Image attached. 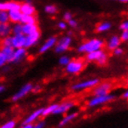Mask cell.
Listing matches in <instances>:
<instances>
[{"label": "cell", "mask_w": 128, "mask_h": 128, "mask_svg": "<svg viewBox=\"0 0 128 128\" xmlns=\"http://www.w3.org/2000/svg\"><path fill=\"white\" fill-rule=\"evenodd\" d=\"M104 45H105V43H104L102 39L92 38L84 42L83 44H81L79 46V48H77V51L79 53L87 54V53L96 51V50H98V49H102Z\"/></svg>", "instance_id": "cell-1"}, {"label": "cell", "mask_w": 128, "mask_h": 128, "mask_svg": "<svg viewBox=\"0 0 128 128\" xmlns=\"http://www.w3.org/2000/svg\"><path fill=\"white\" fill-rule=\"evenodd\" d=\"M86 60L90 62H96L98 65L102 66V65H105L108 61V55L102 48V49L87 53L86 56Z\"/></svg>", "instance_id": "cell-2"}, {"label": "cell", "mask_w": 128, "mask_h": 128, "mask_svg": "<svg viewBox=\"0 0 128 128\" xmlns=\"http://www.w3.org/2000/svg\"><path fill=\"white\" fill-rule=\"evenodd\" d=\"M84 61L82 58L70 60L69 63L65 66V70L68 74H78L84 68Z\"/></svg>", "instance_id": "cell-3"}, {"label": "cell", "mask_w": 128, "mask_h": 128, "mask_svg": "<svg viewBox=\"0 0 128 128\" xmlns=\"http://www.w3.org/2000/svg\"><path fill=\"white\" fill-rule=\"evenodd\" d=\"M98 83H99V80L96 79V78L87 79V80L81 81V82H78V83L72 84V87H70V89L72 90V91H74V92H80L82 90L91 89L94 86H96Z\"/></svg>", "instance_id": "cell-4"}, {"label": "cell", "mask_w": 128, "mask_h": 128, "mask_svg": "<svg viewBox=\"0 0 128 128\" xmlns=\"http://www.w3.org/2000/svg\"><path fill=\"white\" fill-rule=\"evenodd\" d=\"M114 98H115V96L112 94H108V95H104V96H94L92 98H90L88 100L87 106L89 108H95L98 106L110 102Z\"/></svg>", "instance_id": "cell-5"}, {"label": "cell", "mask_w": 128, "mask_h": 128, "mask_svg": "<svg viewBox=\"0 0 128 128\" xmlns=\"http://www.w3.org/2000/svg\"><path fill=\"white\" fill-rule=\"evenodd\" d=\"M70 44H72V38L70 35H66L61 37L60 39L57 40V43L54 46V50L58 54H62L66 52L70 48Z\"/></svg>", "instance_id": "cell-6"}, {"label": "cell", "mask_w": 128, "mask_h": 128, "mask_svg": "<svg viewBox=\"0 0 128 128\" xmlns=\"http://www.w3.org/2000/svg\"><path fill=\"white\" fill-rule=\"evenodd\" d=\"M112 89V84L110 82H102L98 83L96 86L93 87L94 96H104L110 94Z\"/></svg>", "instance_id": "cell-7"}, {"label": "cell", "mask_w": 128, "mask_h": 128, "mask_svg": "<svg viewBox=\"0 0 128 128\" xmlns=\"http://www.w3.org/2000/svg\"><path fill=\"white\" fill-rule=\"evenodd\" d=\"M32 84L30 83L26 84L23 86L20 87L16 93L13 95L12 98H11V100H12L13 102H17V101H19L20 99H22L24 96H26L28 94H30L32 92Z\"/></svg>", "instance_id": "cell-8"}, {"label": "cell", "mask_w": 128, "mask_h": 128, "mask_svg": "<svg viewBox=\"0 0 128 128\" xmlns=\"http://www.w3.org/2000/svg\"><path fill=\"white\" fill-rule=\"evenodd\" d=\"M74 105H75V103L74 101H64L62 103H60V104H58L53 114L54 115H61L64 113H67L70 110L74 108Z\"/></svg>", "instance_id": "cell-9"}, {"label": "cell", "mask_w": 128, "mask_h": 128, "mask_svg": "<svg viewBox=\"0 0 128 128\" xmlns=\"http://www.w3.org/2000/svg\"><path fill=\"white\" fill-rule=\"evenodd\" d=\"M40 36H41V34H40V31H36V32H32L31 34L25 35V43H24V48L27 49V48H30L35 46L37 43H38L39 39H40Z\"/></svg>", "instance_id": "cell-10"}, {"label": "cell", "mask_w": 128, "mask_h": 128, "mask_svg": "<svg viewBox=\"0 0 128 128\" xmlns=\"http://www.w3.org/2000/svg\"><path fill=\"white\" fill-rule=\"evenodd\" d=\"M57 40L58 39H57V37H55V36H51V37H49L48 39H46L45 41V43L39 48V53L40 54H44L46 52H48V50L52 49L55 46V45H56Z\"/></svg>", "instance_id": "cell-11"}, {"label": "cell", "mask_w": 128, "mask_h": 128, "mask_svg": "<svg viewBox=\"0 0 128 128\" xmlns=\"http://www.w3.org/2000/svg\"><path fill=\"white\" fill-rule=\"evenodd\" d=\"M26 56H27V49L25 48H15L14 54H13L12 62L13 63H19L25 58Z\"/></svg>", "instance_id": "cell-12"}, {"label": "cell", "mask_w": 128, "mask_h": 128, "mask_svg": "<svg viewBox=\"0 0 128 128\" xmlns=\"http://www.w3.org/2000/svg\"><path fill=\"white\" fill-rule=\"evenodd\" d=\"M42 110L43 109H37L34 110L32 113H30L23 121V124H34V122H35L40 117H42Z\"/></svg>", "instance_id": "cell-13"}, {"label": "cell", "mask_w": 128, "mask_h": 128, "mask_svg": "<svg viewBox=\"0 0 128 128\" xmlns=\"http://www.w3.org/2000/svg\"><path fill=\"white\" fill-rule=\"evenodd\" d=\"M24 43H25V35L23 34H12V48L14 49L24 48Z\"/></svg>", "instance_id": "cell-14"}, {"label": "cell", "mask_w": 128, "mask_h": 128, "mask_svg": "<svg viewBox=\"0 0 128 128\" xmlns=\"http://www.w3.org/2000/svg\"><path fill=\"white\" fill-rule=\"evenodd\" d=\"M20 11L22 12V15H34L36 10L31 3L24 2V3L20 4Z\"/></svg>", "instance_id": "cell-15"}, {"label": "cell", "mask_w": 128, "mask_h": 128, "mask_svg": "<svg viewBox=\"0 0 128 128\" xmlns=\"http://www.w3.org/2000/svg\"><path fill=\"white\" fill-rule=\"evenodd\" d=\"M121 43H122V42H121V39H120V37H119L118 35H112V37L108 40V42H107L106 48H107L108 50L112 51V50L115 49L116 48L120 46Z\"/></svg>", "instance_id": "cell-16"}, {"label": "cell", "mask_w": 128, "mask_h": 128, "mask_svg": "<svg viewBox=\"0 0 128 128\" xmlns=\"http://www.w3.org/2000/svg\"><path fill=\"white\" fill-rule=\"evenodd\" d=\"M8 14L10 23L20 22V19H22V14L20 10H10V11H8Z\"/></svg>", "instance_id": "cell-17"}, {"label": "cell", "mask_w": 128, "mask_h": 128, "mask_svg": "<svg viewBox=\"0 0 128 128\" xmlns=\"http://www.w3.org/2000/svg\"><path fill=\"white\" fill-rule=\"evenodd\" d=\"M39 31V27L36 23H29V24H22V34L24 35L31 34L32 32Z\"/></svg>", "instance_id": "cell-18"}, {"label": "cell", "mask_w": 128, "mask_h": 128, "mask_svg": "<svg viewBox=\"0 0 128 128\" xmlns=\"http://www.w3.org/2000/svg\"><path fill=\"white\" fill-rule=\"evenodd\" d=\"M11 34V24L10 22L0 23V39Z\"/></svg>", "instance_id": "cell-19"}, {"label": "cell", "mask_w": 128, "mask_h": 128, "mask_svg": "<svg viewBox=\"0 0 128 128\" xmlns=\"http://www.w3.org/2000/svg\"><path fill=\"white\" fill-rule=\"evenodd\" d=\"M77 115H78L77 112H72V113H69V114L64 115V117L61 119V121L60 122V124H58V126L63 127V126H65V125L69 124L70 122H72L74 119L76 118Z\"/></svg>", "instance_id": "cell-20"}, {"label": "cell", "mask_w": 128, "mask_h": 128, "mask_svg": "<svg viewBox=\"0 0 128 128\" xmlns=\"http://www.w3.org/2000/svg\"><path fill=\"white\" fill-rule=\"evenodd\" d=\"M0 51L6 57L8 62H12L13 54H14V48L12 46H0Z\"/></svg>", "instance_id": "cell-21"}, {"label": "cell", "mask_w": 128, "mask_h": 128, "mask_svg": "<svg viewBox=\"0 0 128 128\" xmlns=\"http://www.w3.org/2000/svg\"><path fill=\"white\" fill-rule=\"evenodd\" d=\"M58 106V103H53V104H50V105L46 106V108H43V110H42V117H46V116H48L50 114H53L55 112V110Z\"/></svg>", "instance_id": "cell-22"}, {"label": "cell", "mask_w": 128, "mask_h": 128, "mask_svg": "<svg viewBox=\"0 0 128 128\" xmlns=\"http://www.w3.org/2000/svg\"><path fill=\"white\" fill-rule=\"evenodd\" d=\"M112 28V23L109 22H103L98 23L96 27V31L98 32H105L109 31Z\"/></svg>", "instance_id": "cell-23"}, {"label": "cell", "mask_w": 128, "mask_h": 128, "mask_svg": "<svg viewBox=\"0 0 128 128\" xmlns=\"http://www.w3.org/2000/svg\"><path fill=\"white\" fill-rule=\"evenodd\" d=\"M5 6H6V11H10V10H20V3L17 2V1H8V2H5Z\"/></svg>", "instance_id": "cell-24"}, {"label": "cell", "mask_w": 128, "mask_h": 128, "mask_svg": "<svg viewBox=\"0 0 128 128\" xmlns=\"http://www.w3.org/2000/svg\"><path fill=\"white\" fill-rule=\"evenodd\" d=\"M22 24H29V23H36V18L34 15H22L20 19Z\"/></svg>", "instance_id": "cell-25"}, {"label": "cell", "mask_w": 128, "mask_h": 128, "mask_svg": "<svg viewBox=\"0 0 128 128\" xmlns=\"http://www.w3.org/2000/svg\"><path fill=\"white\" fill-rule=\"evenodd\" d=\"M0 46H12V34L1 39Z\"/></svg>", "instance_id": "cell-26"}, {"label": "cell", "mask_w": 128, "mask_h": 128, "mask_svg": "<svg viewBox=\"0 0 128 128\" xmlns=\"http://www.w3.org/2000/svg\"><path fill=\"white\" fill-rule=\"evenodd\" d=\"M22 24L20 22L13 23V25H11V34H22Z\"/></svg>", "instance_id": "cell-27"}, {"label": "cell", "mask_w": 128, "mask_h": 128, "mask_svg": "<svg viewBox=\"0 0 128 128\" xmlns=\"http://www.w3.org/2000/svg\"><path fill=\"white\" fill-rule=\"evenodd\" d=\"M57 6L54 5H48L45 6V11L46 13H48L49 15H54L57 13Z\"/></svg>", "instance_id": "cell-28"}, {"label": "cell", "mask_w": 128, "mask_h": 128, "mask_svg": "<svg viewBox=\"0 0 128 128\" xmlns=\"http://www.w3.org/2000/svg\"><path fill=\"white\" fill-rule=\"evenodd\" d=\"M17 122L15 120H10L0 126V128H16Z\"/></svg>", "instance_id": "cell-29"}, {"label": "cell", "mask_w": 128, "mask_h": 128, "mask_svg": "<svg viewBox=\"0 0 128 128\" xmlns=\"http://www.w3.org/2000/svg\"><path fill=\"white\" fill-rule=\"evenodd\" d=\"M70 60V58L69 56H66V55H63V56H61L60 58V60H58V63H60V65H61V66H66L68 63H69V61Z\"/></svg>", "instance_id": "cell-30"}, {"label": "cell", "mask_w": 128, "mask_h": 128, "mask_svg": "<svg viewBox=\"0 0 128 128\" xmlns=\"http://www.w3.org/2000/svg\"><path fill=\"white\" fill-rule=\"evenodd\" d=\"M10 22H8V11H0V23Z\"/></svg>", "instance_id": "cell-31"}, {"label": "cell", "mask_w": 128, "mask_h": 128, "mask_svg": "<svg viewBox=\"0 0 128 128\" xmlns=\"http://www.w3.org/2000/svg\"><path fill=\"white\" fill-rule=\"evenodd\" d=\"M8 63V60H6V57L4 56V54L0 51V68L5 67V65Z\"/></svg>", "instance_id": "cell-32"}, {"label": "cell", "mask_w": 128, "mask_h": 128, "mask_svg": "<svg viewBox=\"0 0 128 128\" xmlns=\"http://www.w3.org/2000/svg\"><path fill=\"white\" fill-rule=\"evenodd\" d=\"M121 42H126L128 40V31H122V34L119 36Z\"/></svg>", "instance_id": "cell-33"}, {"label": "cell", "mask_w": 128, "mask_h": 128, "mask_svg": "<svg viewBox=\"0 0 128 128\" xmlns=\"http://www.w3.org/2000/svg\"><path fill=\"white\" fill-rule=\"evenodd\" d=\"M112 52H113V55L114 56H122V54H124V49H122V48H120V46H118V48H116L115 49H113L112 50Z\"/></svg>", "instance_id": "cell-34"}, {"label": "cell", "mask_w": 128, "mask_h": 128, "mask_svg": "<svg viewBox=\"0 0 128 128\" xmlns=\"http://www.w3.org/2000/svg\"><path fill=\"white\" fill-rule=\"evenodd\" d=\"M67 24L69 26H70L72 28H76L77 25H78L77 22L75 20H74V19H70V20H68V22H67Z\"/></svg>", "instance_id": "cell-35"}, {"label": "cell", "mask_w": 128, "mask_h": 128, "mask_svg": "<svg viewBox=\"0 0 128 128\" xmlns=\"http://www.w3.org/2000/svg\"><path fill=\"white\" fill-rule=\"evenodd\" d=\"M120 30L121 31H128V22L125 20V22H122L121 24H120Z\"/></svg>", "instance_id": "cell-36"}, {"label": "cell", "mask_w": 128, "mask_h": 128, "mask_svg": "<svg viewBox=\"0 0 128 128\" xmlns=\"http://www.w3.org/2000/svg\"><path fill=\"white\" fill-rule=\"evenodd\" d=\"M63 19H64V22H68V20H70V19H72V13L67 11V12L64 13L63 15Z\"/></svg>", "instance_id": "cell-37"}, {"label": "cell", "mask_w": 128, "mask_h": 128, "mask_svg": "<svg viewBox=\"0 0 128 128\" xmlns=\"http://www.w3.org/2000/svg\"><path fill=\"white\" fill-rule=\"evenodd\" d=\"M44 126H45V122H43V121L32 124V128H44Z\"/></svg>", "instance_id": "cell-38"}, {"label": "cell", "mask_w": 128, "mask_h": 128, "mask_svg": "<svg viewBox=\"0 0 128 128\" xmlns=\"http://www.w3.org/2000/svg\"><path fill=\"white\" fill-rule=\"evenodd\" d=\"M58 29L65 30L66 27H67V23H66V22H58Z\"/></svg>", "instance_id": "cell-39"}, {"label": "cell", "mask_w": 128, "mask_h": 128, "mask_svg": "<svg viewBox=\"0 0 128 128\" xmlns=\"http://www.w3.org/2000/svg\"><path fill=\"white\" fill-rule=\"evenodd\" d=\"M41 90V86H39V84H36V86H32V92L34 93H37Z\"/></svg>", "instance_id": "cell-40"}, {"label": "cell", "mask_w": 128, "mask_h": 128, "mask_svg": "<svg viewBox=\"0 0 128 128\" xmlns=\"http://www.w3.org/2000/svg\"><path fill=\"white\" fill-rule=\"evenodd\" d=\"M122 98L124 99H127L128 98V91H127V90H125L124 92L122 94Z\"/></svg>", "instance_id": "cell-41"}, {"label": "cell", "mask_w": 128, "mask_h": 128, "mask_svg": "<svg viewBox=\"0 0 128 128\" xmlns=\"http://www.w3.org/2000/svg\"><path fill=\"white\" fill-rule=\"evenodd\" d=\"M20 128H32V124H22Z\"/></svg>", "instance_id": "cell-42"}, {"label": "cell", "mask_w": 128, "mask_h": 128, "mask_svg": "<svg viewBox=\"0 0 128 128\" xmlns=\"http://www.w3.org/2000/svg\"><path fill=\"white\" fill-rule=\"evenodd\" d=\"M4 90H5V86H2V84H0V94L3 93Z\"/></svg>", "instance_id": "cell-43"}, {"label": "cell", "mask_w": 128, "mask_h": 128, "mask_svg": "<svg viewBox=\"0 0 128 128\" xmlns=\"http://www.w3.org/2000/svg\"><path fill=\"white\" fill-rule=\"evenodd\" d=\"M119 1H120V2H122V3H126L128 0H119Z\"/></svg>", "instance_id": "cell-44"}]
</instances>
